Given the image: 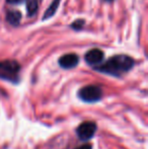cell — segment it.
I'll return each instance as SVG.
<instances>
[{"mask_svg": "<svg viewBox=\"0 0 148 149\" xmlns=\"http://www.w3.org/2000/svg\"><path fill=\"white\" fill-rule=\"evenodd\" d=\"M135 62L134 59L127 55H116L110 58L104 64H99L94 67V69L99 72L106 73L112 76H121L124 73H127L133 68Z\"/></svg>", "mask_w": 148, "mask_h": 149, "instance_id": "cell-1", "label": "cell"}, {"mask_svg": "<svg viewBox=\"0 0 148 149\" xmlns=\"http://www.w3.org/2000/svg\"><path fill=\"white\" fill-rule=\"evenodd\" d=\"M20 65L14 60L0 61V79L17 83L19 80Z\"/></svg>", "mask_w": 148, "mask_h": 149, "instance_id": "cell-2", "label": "cell"}, {"mask_svg": "<svg viewBox=\"0 0 148 149\" xmlns=\"http://www.w3.org/2000/svg\"><path fill=\"white\" fill-rule=\"evenodd\" d=\"M78 96L85 102H97L103 96V90L97 85H87L79 90Z\"/></svg>", "mask_w": 148, "mask_h": 149, "instance_id": "cell-3", "label": "cell"}, {"mask_svg": "<svg viewBox=\"0 0 148 149\" xmlns=\"http://www.w3.org/2000/svg\"><path fill=\"white\" fill-rule=\"evenodd\" d=\"M77 135L83 141L91 139L97 132V125L93 122H83L78 126L76 130Z\"/></svg>", "mask_w": 148, "mask_h": 149, "instance_id": "cell-4", "label": "cell"}, {"mask_svg": "<svg viewBox=\"0 0 148 149\" xmlns=\"http://www.w3.org/2000/svg\"><path fill=\"white\" fill-rule=\"evenodd\" d=\"M105 54L99 49H92L85 54L84 59L89 65H99L104 60Z\"/></svg>", "mask_w": 148, "mask_h": 149, "instance_id": "cell-5", "label": "cell"}, {"mask_svg": "<svg viewBox=\"0 0 148 149\" xmlns=\"http://www.w3.org/2000/svg\"><path fill=\"white\" fill-rule=\"evenodd\" d=\"M78 62H79V57L76 54H73V53L63 55L59 59V65L64 69L74 68L75 66H77Z\"/></svg>", "mask_w": 148, "mask_h": 149, "instance_id": "cell-6", "label": "cell"}, {"mask_svg": "<svg viewBox=\"0 0 148 149\" xmlns=\"http://www.w3.org/2000/svg\"><path fill=\"white\" fill-rule=\"evenodd\" d=\"M6 20L11 26H17L22 20V13L17 10H8L7 14H6Z\"/></svg>", "mask_w": 148, "mask_h": 149, "instance_id": "cell-7", "label": "cell"}, {"mask_svg": "<svg viewBox=\"0 0 148 149\" xmlns=\"http://www.w3.org/2000/svg\"><path fill=\"white\" fill-rule=\"evenodd\" d=\"M41 1L42 0H26V11H28V16H33L37 13Z\"/></svg>", "mask_w": 148, "mask_h": 149, "instance_id": "cell-8", "label": "cell"}, {"mask_svg": "<svg viewBox=\"0 0 148 149\" xmlns=\"http://www.w3.org/2000/svg\"><path fill=\"white\" fill-rule=\"evenodd\" d=\"M60 1H61V0H54V1L52 2L51 4H50V6L48 7V9L45 11V14H44V16H43V19L44 20L48 19V18H50V17H52V16H53L54 14L56 13L58 7H59Z\"/></svg>", "mask_w": 148, "mask_h": 149, "instance_id": "cell-9", "label": "cell"}, {"mask_svg": "<svg viewBox=\"0 0 148 149\" xmlns=\"http://www.w3.org/2000/svg\"><path fill=\"white\" fill-rule=\"evenodd\" d=\"M83 26H84V20L83 19H77V20H75V22H72L71 28L74 29L75 31H80Z\"/></svg>", "mask_w": 148, "mask_h": 149, "instance_id": "cell-10", "label": "cell"}, {"mask_svg": "<svg viewBox=\"0 0 148 149\" xmlns=\"http://www.w3.org/2000/svg\"><path fill=\"white\" fill-rule=\"evenodd\" d=\"M6 2L12 5H16V4H22L24 2H26V0H6Z\"/></svg>", "mask_w": 148, "mask_h": 149, "instance_id": "cell-11", "label": "cell"}, {"mask_svg": "<svg viewBox=\"0 0 148 149\" xmlns=\"http://www.w3.org/2000/svg\"><path fill=\"white\" fill-rule=\"evenodd\" d=\"M76 149H92V146L89 145V144H84V145H81L79 147H77Z\"/></svg>", "mask_w": 148, "mask_h": 149, "instance_id": "cell-12", "label": "cell"}, {"mask_svg": "<svg viewBox=\"0 0 148 149\" xmlns=\"http://www.w3.org/2000/svg\"><path fill=\"white\" fill-rule=\"evenodd\" d=\"M105 1H107V2H112V1H114V0H105Z\"/></svg>", "mask_w": 148, "mask_h": 149, "instance_id": "cell-13", "label": "cell"}]
</instances>
